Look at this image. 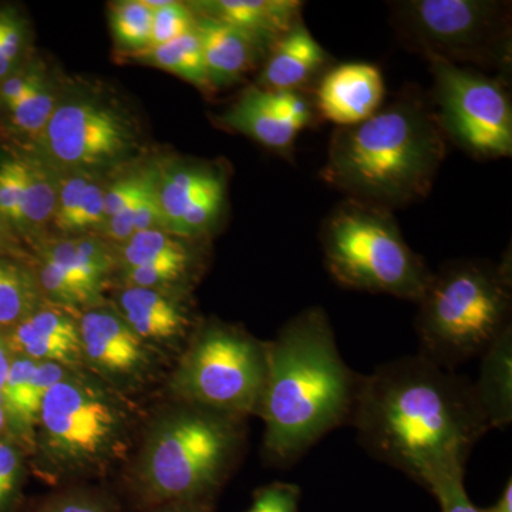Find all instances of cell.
<instances>
[{
	"label": "cell",
	"mask_w": 512,
	"mask_h": 512,
	"mask_svg": "<svg viewBox=\"0 0 512 512\" xmlns=\"http://www.w3.org/2000/svg\"><path fill=\"white\" fill-rule=\"evenodd\" d=\"M350 424L370 456L426 490L466 470L490 431L473 382L427 357L403 356L362 375Z\"/></svg>",
	"instance_id": "6da1fadb"
},
{
	"label": "cell",
	"mask_w": 512,
	"mask_h": 512,
	"mask_svg": "<svg viewBox=\"0 0 512 512\" xmlns=\"http://www.w3.org/2000/svg\"><path fill=\"white\" fill-rule=\"evenodd\" d=\"M362 375L340 353L328 313L312 306L268 342V370L258 414L262 454L288 467L330 431L350 424Z\"/></svg>",
	"instance_id": "7a4b0ae2"
},
{
	"label": "cell",
	"mask_w": 512,
	"mask_h": 512,
	"mask_svg": "<svg viewBox=\"0 0 512 512\" xmlns=\"http://www.w3.org/2000/svg\"><path fill=\"white\" fill-rule=\"evenodd\" d=\"M446 153L431 101L412 87L362 123L336 128L319 175L352 200L393 211L430 194Z\"/></svg>",
	"instance_id": "3957f363"
},
{
	"label": "cell",
	"mask_w": 512,
	"mask_h": 512,
	"mask_svg": "<svg viewBox=\"0 0 512 512\" xmlns=\"http://www.w3.org/2000/svg\"><path fill=\"white\" fill-rule=\"evenodd\" d=\"M247 420L167 399L144 417L123 471L141 511L173 503H214L247 446Z\"/></svg>",
	"instance_id": "277c9868"
},
{
	"label": "cell",
	"mask_w": 512,
	"mask_h": 512,
	"mask_svg": "<svg viewBox=\"0 0 512 512\" xmlns=\"http://www.w3.org/2000/svg\"><path fill=\"white\" fill-rule=\"evenodd\" d=\"M144 417L131 397L90 373H70L46 394L29 467L56 488L100 480L127 463Z\"/></svg>",
	"instance_id": "5b68a950"
},
{
	"label": "cell",
	"mask_w": 512,
	"mask_h": 512,
	"mask_svg": "<svg viewBox=\"0 0 512 512\" xmlns=\"http://www.w3.org/2000/svg\"><path fill=\"white\" fill-rule=\"evenodd\" d=\"M420 355L448 370L483 355L511 329L510 258L453 262L433 274L419 303Z\"/></svg>",
	"instance_id": "8992f818"
},
{
	"label": "cell",
	"mask_w": 512,
	"mask_h": 512,
	"mask_svg": "<svg viewBox=\"0 0 512 512\" xmlns=\"http://www.w3.org/2000/svg\"><path fill=\"white\" fill-rule=\"evenodd\" d=\"M320 241L329 274L345 288L419 303L433 276L392 211L377 205L343 201L323 222Z\"/></svg>",
	"instance_id": "52a82bcc"
},
{
	"label": "cell",
	"mask_w": 512,
	"mask_h": 512,
	"mask_svg": "<svg viewBox=\"0 0 512 512\" xmlns=\"http://www.w3.org/2000/svg\"><path fill=\"white\" fill-rule=\"evenodd\" d=\"M268 342L244 328L201 320L164 380L165 397L248 420L258 414Z\"/></svg>",
	"instance_id": "ba28073f"
},
{
	"label": "cell",
	"mask_w": 512,
	"mask_h": 512,
	"mask_svg": "<svg viewBox=\"0 0 512 512\" xmlns=\"http://www.w3.org/2000/svg\"><path fill=\"white\" fill-rule=\"evenodd\" d=\"M407 46L427 60L505 70L511 64L510 3L494 0H406L392 5Z\"/></svg>",
	"instance_id": "9c48e42d"
},
{
	"label": "cell",
	"mask_w": 512,
	"mask_h": 512,
	"mask_svg": "<svg viewBox=\"0 0 512 512\" xmlns=\"http://www.w3.org/2000/svg\"><path fill=\"white\" fill-rule=\"evenodd\" d=\"M433 73L431 106L447 140L478 160L512 154V104L498 77L429 60Z\"/></svg>",
	"instance_id": "30bf717a"
},
{
	"label": "cell",
	"mask_w": 512,
	"mask_h": 512,
	"mask_svg": "<svg viewBox=\"0 0 512 512\" xmlns=\"http://www.w3.org/2000/svg\"><path fill=\"white\" fill-rule=\"evenodd\" d=\"M79 326L84 370L131 399L163 383L173 365L141 339L110 302L80 313Z\"/></svg>",
	"instance_id": "8fae6325"
},
{
	"label": "cell",
	"mask_w": 512,
	"mask_h": 512,
	"mask_svg": "<svg viewBox=\"0 0 512 512\" xmlns=\"http://www.w3.org/2000/svg\"><path fill=\"white\" fill-rule=\"evenodd\" d=\"M50 160L69 171L94 173L123 160L133 134L117 111L92 100L60 104L40 133Z\"/></svg>",
	"instance_id": "7c38bea8"
},
{
	"label": "cell",
	"mask_w": 512,
	"mask_h": 512,
	"mask_svg": "<svg viewBox=\"0 0 512 512\" xmlns=\"http://www.w3.org/2000/svg\"><path fill=\"white\" fill-rule=\"evenodd\" d=\"M110 305L128 326L171 363L181 355L201 320L192 312L188 291L119 286Z\"/></svg>",
	"instance_id": "4fadbf2b"
},
{
	"label": "cell",
	"mask_w": 512,
	"mask_h": 512,
	"mask_svg": "<svg viewBox=\"0 0 512 512\" xmlns=\"http://www.w3.org/2000/svg\"><path fill=\"white\" fill-rule=\"evenodd\" d=\"M79 316L53 303H43L15 326L5 329L13 356L56 363L72 372H86Z\"/></svg>",
	"instance_id": "5bb4252c"
},
{
	"label": "cell",
	"mask_w": 512,
	"mask_h": 512,
	"mask_svg": "<svg viewBox=\"0 0 512 512\" xmlns=\"http://www.w3.org/2000/svg\"><path fill=\"white\" fill-rule=\"evenodd\" d=\"M384 80L379 67L349 62L329 67L315 89L319 117L338 127H352L372 117L382 106Z\"/></svg>",
	"instance_id": "9a60e30c"
},
{
	"label": "cell",
	"mask_w": 512,
	"mask_h": 512,
	"mask_svg": "<svg viewBox=\"0 0 512 512\" xmlns=\"http://www.w3.org/2000/svg\"><path fill=\"white\" fill-rule=\"evenodd\" d=\"M70 373H73L72 370L56 363L35 362L28 357L13 356L0 396L8 417L10 437L25 450L28 457L46 394Z\"/></svg>",
	"instance_id": "2e32d148"
},
{
	"label": "cell",
	"mask_w": 512,
	"mask_h": 512,
	"mask_svg": "<svg viewBox=\"0 0 512 512\" xmlns=\"http://www.w3.org/2000/svg\"><path fill=\"white\" fill-rule=\"evenodd\" d=\"M329 67L328 52L301 20L269 49L256 87L272 92L305 90Z\"/></svg>",
	"instance_id": "e0dca14e"
},
{
	"label": "cell",
	"mask_w": 512,
	"mask_h": 512,
	"mask_svg": "<svg viewBox=\"0 0 512 512\" xmlns=\"http://www.w3.org/2000/svg\"><path fill=\"white\" fill-rule=\"evenodd\" d=\"M195 9L245 33L266 52L303 20V3L296 0H212L195 3Z\"/></svg>",
	"instance_id": "ac0fdd59"
},
{
	"label": "cell",
	"mask_w": 512,
	"mask_h": 512,
	"mask_svg": "<svg viewBox=\"0 0 512 512\" xmlns=\"http://www.w3.org/2000/svg\"><path fill=\"white\" fill-rule=\"evenodd\" d=\"M36 256L49 259L62 268L97 301H106L104 292L117 272L113 245L89 234L45 239L37 242Z\"/></svg>",
	"instance_id": "d6986e66"
},
{
	"label": "cell",
	"mask_w": 512,
	"mask_h": 512,
	"mask_svg": "<svg viewBox=\"0 0 512 512\" xmlns=\"http://www.w3.org/2000/svg\"><path fill=\"white\" fill-rule=\"evenodd\" d=\"M205 69L212 87H227L239 82L254 67L259 57L268 52L245 33L218 22L197 16Z\"/></svg>",
	"instance_id": "ffe728a7"
},
{
	"label": "cell",
	"mask_w": 512,
	"mask_h": 512,
	"mask_svg": "<svg viewBox=\"0 0 512 512\" xmlns=\"http://www.w3.org/2000/svg\"><path fill=\"white\" fill-rule=\"evenodd\" d=\"M221 123L278 153H292L295 138L301 133L292 121L276 113L268 90L249 87L221 116Z\"/></svg>",
	"instance_id": "44dd1931"
},
{
	"label": "cell",
	"mask_w": 512,
	"mask_h": 512,
	"mask_svg": "<svg viewBox=\"0 0 512 512\" xmlns=\"http://www.w3.org/2000/svg\"><path fill=\"white\" fill-rule=\"evenodd\" d=\"M474 394L490 430L507 429L512 421V328L505 330L480 356Z\"/></svg>",
	"instance_id": "7402d4cb"
},
{
	"label": "cell",
	"mask_w": 512,
	"mask_h": 512,
	"mask_svg": "<svg viewBox=\"0 0 512 512\" xmlns=\"http://www.w3.org/2000/svg\"><path fill=\"white\" fill-rule=\"evenodd\" d=\"M222 183H227V175L211 164L178 165L164 177L158 175V201L168 234L181 238L185 212L205 192Z\"/></svg>",
	"instance_id": "603a6c76"
},
{
	"label": "cell",
	"mask_w": 512,
	"mask_h": 512,
	"mask_svg": "<svg viewBox=\"0 0 512 512\" xmlns=\"http://www.w3.org/2000/svg\"><path fill=\"white\" fill-rule=\"evenodd\" d=\"M47 302L25 258L0 256V329H9Z\"/></svg>",
	"instance_id": "cb8c5ba5"
},
{
	"label": "cell",
	"mask_w": 512,
	"mask_h": 512,
	"mask_svg": "<svg viewBox=\"0 0 512 512\" xmlns=\"http://www.w3.org/2000/svg\"><path fill=\"white\" fill-rule=\"evenodd\" d=\"M22 184L19 237L37 238L55 217L56 174L39 161L22 158Z\"/></svg>",
	"instance_id": "d4e9b609"
},
{
	"label": "cell",
	"mask_w": 512,
	"mask_h": 512,
	"mask_svg": "<svg viewBox=\"0 0 512 512\" xmlns=\"http://www.w3.org/2000/svg\"><path fill=\"white\" fill-rule=\"evenodd\" d=\"M117 272L156 262L201 264V255L188 239L174 237L161 229L138 232L124 244L114 247ZM116 272V274H117Z\"/></svg>",
	"instance_id": "484cf974"
},
{
	"label": "cell",
	"mask_w": 512,
	"mask_h": 512,
	"mask_svg": "<svg viewBox=\"0 0 512 512\" xmlns=\"http://www.w3.org/2000/svg\"><path fill=\"white\" fill-rule=\"evenodd\" d=\"M140 62L153 64L160 69L187 80L202 90L212 89L205 69L204 55L197 30L185 33L173 42L148 46L140 52L131 53Z\"/></svg>",
	"instance_id": "4316f807"
},
{
	"label": "cell",
	"mask_w": 512,
	"mask_h": 512,
	"mask_svg": "<svg viewBox=\"0 0 512 512\" xmlns=\"http://www.w3.org/2000/svg\"><path fill=\"white\" fill-rule=\"evenodd\" d=\"M29 512H123L119 498L103 487L74 484L56 488Z\"/></svg>",
	"instance_id": "83f0119b"
},
{
	"label": "cell",
	"mask_w": 512,
	"mask_h": 512,
	"mask_svg": "<svg viewBox=\"0 0 512 512\" xmlns=\"http://www.w3.org/2000/svg\"><path fill=\"white\" fill-rule=\"evenodd\" d=\"M110 25L114 39L128 52H140L151 45L153 9L146 0H128L111 8Z\"/></svg>",
	"instance_id": "f1b7e54d"
},
{
	"label": "cell",
	"mask_w": 512,
	"mask_h": 512,
	"mask_svg": "<svg viewBox=\"0 0 512 512\" xmlns=\"http://www.w3.org/2000/svg\"><path fill=\"white\" fill-rule=\"evenodd\" d=\"M56 97L45 79H40L18 104L8 110L13 126L26 134H40L55 113Z\"/></svg>",
	"instance_id": "f546056e"
},
{
	"label": "cell",
	"mask_w": 512,
	"mask_h": 512,
	"mask_svg": "<svg viewBox=\"0 0 512 512\" xmlns=\"http://www.w3.org/2000/svg\"><path fill=\"white\" fill-rule=\"evenodd\" d=\"M28 467V454L19 444L0 440V512L15 511Z\"/></svg>",
	"instance_id": "4dcf8cb0"
},
{
	"label": "cell",
	"mask_w": 512,
	"mask_h": 512,
	"mask_svg": "<svg viewBox=\"0 0 512 512\" xmlns=\"http://www.w3.org/2000/svg\"><path fill=\"white\" fill-rule=\"evenodd\" d=\"M148 6L153 9V33H151V45L158 46L173 42L192 32L197 26V13L180 2H151L146 0Z\"/></svg>",
	"instance_id": "1f68e13d"
},
{
	"label": "cell",
	"mask_w": 512,
	"mask_h": 512,
	"mask_svg": "<svg viewBox=\"0 0 512 512\" xmlns=\"http://www.w3.org/2000/svg\"><path fill=\"white\" fill-rule=\"evenodd\" d=\"M93 178V174L86 171H69L62 181L57 180V202L52 222L59 231L69 234L83 192Z\"/></svg>",
	"instance_id": "d6a6232c"
},
{
	"label": "cell",
	"mask_w": 512,
	"mask_h": 512,
	"mask_svg": "<svg viewBox=\"0 0 512 512\" xmlns=\"http://www.w3.org/2000/svg\"><path fill=\"white\" fill-rule=\"evenodd\" d=\"M22 192V158L2 161L0 163V215L15 228L16 232H18Z\"/></svg>",
	"instance_id": "836d02e7"
},
{
	"label": "cell",
	"mask_w": 512,
	"mask_h": 512,
	"mask_svg": "<svg viewBox=\"0 0 512 512\" xmlns=\"http://www.w3.org/2000/svg\"><path fill=\"white\" fill-rule=\"evenodd\" d=\"M104 194H106V187L93 178L84 190L79 208L74 214L70 235L76 237V235H87V232L100 231L106 222Z\"/></svg>",
	"instance_id": "e575fe53"
},
{
	"label": "cell",
	"mask_w": 512,
	"mask_h": 512,
	"mask_svg": "<svg viewBox=\"0 0 512 512\" xmlns=\"http://www.w3.org/2000/svg\"><path fill=\"white\" fill-rule=\"evenodd\" d=\"M301 495L299 485L275 481L255 491L247 512H298Z\"/></svg>",
	"instance_id": "d590c367"
},
{
	"label": "cell",
	"mask_w": 512,
	"mask_h": 512,
	"mask_svg": "<svg viewBox=\"0 0 512 512\" xmlns=\"http://www.w3.org/2000/svg\"><path fill=\"white\" fill-rule=\"evenodd\" d=\"M269 100L282 119L292 121L299 130L312 126L315 121V101L305 90H268Z\"/></svg>",
	"instance_id": "8d00e7d4"
},
{
	"label": "cell",
	"mask_w": 512,
	"mask_h": 512,
	"mask_svg": "<svg viewBox=\"0 0 512 512\" xmlns=\"http://www.w3.org/2000/svg\"><path fill=\"white\" fill-rule=\"evenodd\" d=\"M429 491L436 497L441 512H480L468 498L464 487V471L437 478L430 485Z\"/></svg>",
	"instance_id": "74e56055"
},
{
	"label": "cell",
	"mask_w": 512,
	"mask_h": 512,
	"mask_svg": "<svg viewBox=\"0 0 512 512\" xmlns=\"http://www.w3.org/2000/svg\"><path fill=\"white\" fill-rule=\"evenodd\" d=\"M153 174L154 171L151 170L146 171V173L130 175V177L116 181L109 188H106V194H104L106 220L136 200L141 191L144 190V187H146L148 181H150V178L153 177Z\"/></svg>",
	"instance_id": "f35d334b"
},
{
	"label": "cell",
	"mask_w": 512,
	"mask_h": 512,
	"mask_svg": "<svg viewBox=\"0 0 512 512\" xmlns=\"http://www.w3.org/2000/svg\"><path fill=\"white\" fill-rule=\"evenodd\" d=\"M25 28L15 10L0 9V52L15 64L22 53Z\"/></svg>",
	"instance_id": "ab89813d"
},
{
	"label": "cell",
	"mask_w": 512,
	"mask_h": 512,
	"mask_svg": "<svg viewBox=\"0 0 512 512\" xmlns=\"http://www.w3.org/2000/svg\"><path fill=\"white\" fill-rule=\"evenodd\" d=\"M43 74L37 70H26L18 74H9L0 82V104L3 109H12L42 79Z\"/></svg>",
	"instance_id": "60d3db41"
},
{
	"label": "cell",
	"mask_w": 512,
	"mask_h": 512,
	"mask_svg": "<svg viewBox=\"0 0 512 512\" xmlns=\"http://www.w3.org/2000/svg\"><path fill=\"white\" fill-rule=\"evenodd\" d=\"M0 256L25 258L18 232L2 215H0Z\"/></svg>",
	"instance_id": "b9f144b4"
},
{
	"label": "cell",
	"mask_w": 512,
	"mask_h": 512,
	"mask_svg": "<svg viewBox=\"0 0 512 512\" xmlns=\"http://www.w3.org/2000/svg\"><path fill=\"white\" fill-rule=\"evenodd\" d=\"M13 353L10 350L8 338H6L5 329H0V392L3 384L8 377L10 363H12Z\"/></svg>",
	"instance_id": "7bdbcfd3"
},
{
	"label": "cell",
	"mask_w": 512,
	"mask_h": 512,
	"mask_svg": "<svg viewBox=\"0 0 512 512\" xmlns=\"http://www.w3.org/2000/svg\"><path fill=\"white\" fill-rule=\"evenodd\" d=\"M143 512H214L212 504L204 503H173L160 505Z\"/></svg>",
	"instance_id": "ee69618b"
},
{
	"label": "cell",
	"mask_w": 512,
	"mask_h": 512,
	"mask_svg": "<svg viewBox=\"0 0 512 512\" xmlns=\"http://www.w3.org/2000/svg\"><path fill=\"white\" fill-rule=\"evenodd\" d=\"M480 512H512V481L511 478L508 480V483L505 484L503 494L498 498L497 503L491 505V507L478 508Z\"/></svg>",
	"instance_id": "f6af8a7d"
},
{
	"label": "cell",
	"mask_w": 512,
	"mask_h": 512,
	"mask_svg": "<svg viewBox=\"0 0 512 512\" xmlns=\"http://www.w3.org/2000/svg\"><path fill=\"white\" fill-rule=\"evenodd\" d=\"M10 439L8 417H6L5 406H3L2 396H0V440Z\"/></svg>",
	"instance_id": "bcb514c9"
},
{
	"label": "cell",
	"mask_w": 512,
	"mask_h": 512,
	"mask_svg": "<svg viewBox=\"0 0 512 512\" xmlns=\"http://www.w3.org/2000/svg\"><path fill=\"white\" fill-rule=\"evenodd\" d=\"M13 64L3 56V53L0 52V82L5 79L6 76H9L10 70H12Z\"/></svg>",
	"instance_id": "7dc6e473"
}]
</instances>
